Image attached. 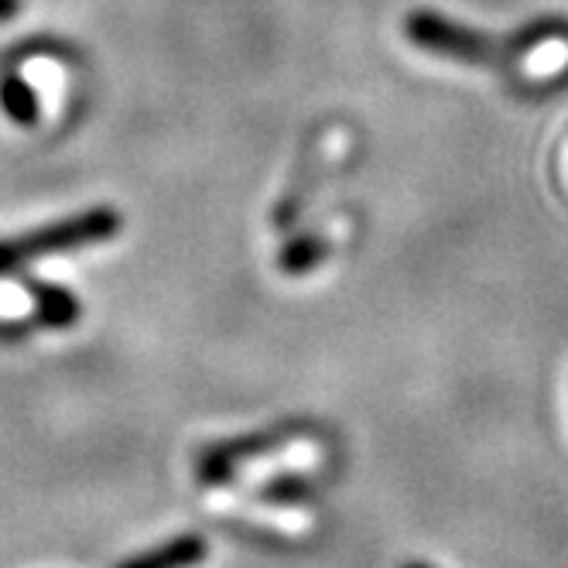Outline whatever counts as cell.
I'll return each instance as SVG.
<instances>
[{"label": "cell", "instance_id": "obj_1", "mask_svg": "<svg viewBox=\"0 0 568 568\" xmlns=\"http://www.w3.org/2000/svg\"><path fill=\"white\" fill-rule=\"evenodd\" d=\"M404 34L408 42L442 55V59H456L463 65H486V69H507L514 65L520 55L535 52L548 42H558V38H568V24L561 21H535L507 38H490L486 31H473L463 28L449 18H442L435 11H415L404 21Z\"/></svg>", "mask_w": 568, "mask_h": 568}, {"label": "cell", "instance_id": "obj_2", "mask_svg": "<svg viewBox=\"0 0 568 568\" xmlns=\"http://www.w3.org/2000/svg\"><path fill=\"white\" fill-rule=\"evenodd\" d=\"M315 438L318 435L308 422H288V425H274L267 432L216 442L195 456V479L202 486L223 490V486H230L243 469H251V466H264L271 459L295 456V453H315Z\"/></svg>", "mask_w": 568, "mask_h": 568}, {"label": "cell", "instance_id": "obj_3", "mask_svg": "<svg viewBox=\"0 0 568 568\" xmlns=\"http://www.w3.org/2000/svg\"><path fill=\"white\" fill-rule=\"evenodd\" d=\"M120 233V216L110 206H97L87 213H75L69 220L49 223L42 230H31L11 240H0V274H11L28 267L31 261H42L52 254L93 247V243H106Z\"/></svg>", "mask_w": 568, "mask_h": 568}, {"label": "cell", "instance_id": "obj_4", "mask_svg": "<svg viewBox=\"0 0 568 568\" xmlns=\"http://www.w3.org/2000/svg\"><path fill=\"white\" fill-rule=\"evenodd\" d=\"M210 558V541L202 535H179L165 545H158L151 551H141L128 561H120L116 568H199Z\"/></svg>", "mask_w": 568, "mask_h": 568}, {"label": "cell", "instance_id": "obj_5", "mask_svg": "<svg viewBox=\"0 0 568 568\" xmlns=\"http://www.w3.org/2000/svg\"><path fill=\"white\" fill-rule=\"evenodd\" d=\"M28 292L34 295V318L38 326L45 329H72L79 318H83V305L69 288H59V284H45V281H24Z\"/></svg>", "mask_w": 568, "mask_h": 568}, {"label": "cell", "instance_id": "obj_6", "mask_svg": "<svg viewBox=\"0 0 568 568\" xmlns=\"http://www.w3.org/2000/svg\"><path fill=\"white\" fill-rule=\"evenodd\" d=\"M0 103H4L8 116L21 128H34L42 120V103H38L34 90L24 83L21 75H4L0 79Z\"/></svg>", "mask_w": 568, "mask_h": 568}, {"label": "cell", "instance_id": "obj_7", "mask_svg": "<svg viewBox=\"0 0 568 568\" xmlns=\"http://www.w3.org/2000/svg\"><path fill=\"white\" fill-rule=\"evenodd\" d=\"M326 254H329V240L326 236H298V240H292L288 247L281 251V257H277V267L284 271V274H308L312 267H318L322 261H326Z\"/></svg>", "mask_w": 568, "mask_h": 568}, {"label": "cell", "instance_id": "obj_8", "mask_svg": "<svg viewBox=\"0 0 568 568\" xmlns=\"http://www.w3.org/2000/svg\"><path fill=\"white\" fill-rule=\"evenodd\" d=\"M21 11V0H0V21H11Z\"/></svg>", "mask_w": 568, "mask_h": 568}, {"label": "cell", "instance_id": "obj_9", "mask_svg": "<svg viewBox=\"0 0 568 568\" xmlns=\"http://www.w3.org/2000/svg\"><path fill=\"white\" fill-rule=\"evenodd\" d=\"M408 568H428V565H408Z\"/></svg>", "mask_w": 568, "mask_h": 568}]
</instances>
